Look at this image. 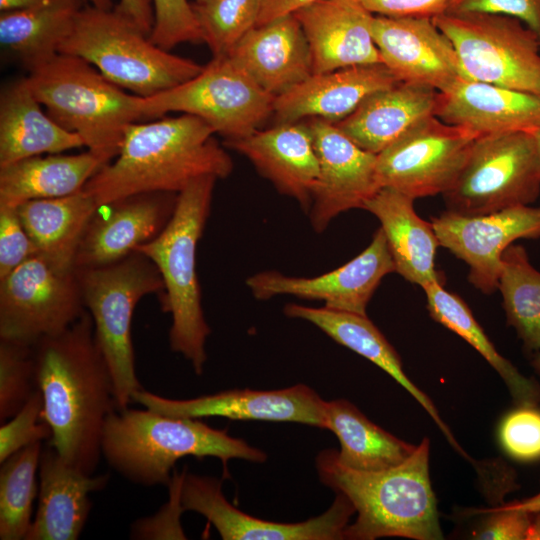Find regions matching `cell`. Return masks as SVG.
<instances>
[{"label":"cell","instance_id":"obj_4","mask_svg":"<svg viewBox=\"0 0 540 540\" xmlns=\"http://www.w3.org/2000/svg\"><path fill=\"white\" fill-rule=\"evenodd\" d=\"M101 448L114 470L144 486H168L175 463L186 456L216 457L224 468L231 459L257 463L267 459L262 450L197 418L170 417L147 408L112 412Z\"/></svg>","mask_w":540,"mask_h":540},{"label":"cell","instance_id":"obj_16","mask_svg":"<svg viewBox=\"0 0 540 540\" xmlns=\"http://www.w3.org/2000/svg\"><path fill=\"white\" fill-rule=\"evenodd\" d=\"M394 271L395 263L380 227L364 251L328 273L308 278L263 271L249 277L246 285L259 300L292 295L323 301L329 309L367 315V305L381 280Z\"/></svg>","mask_w":540,"mask_h":540},{"label":"cell","instance_id":"obj_37","mask_svg":"<svg viewBox=\"0 0 540 540\" xmlns=\"http://www.w3.org/2000/svg\"><path fill=\"white\" fill-rule=\"evenodd\" d=\"M42 442L30 444L1 462L0 539L25 540L38 496Z\"/></svg>","mask_w":540,"mask_h":540},{"label":"cell","instance_id":"obj_3","mask_svg":"<svg viewBox=\"0 0 540 540\" xmlns=\"http://www.w3.org/2000/svg\"><path fill=\"white\" fill-rule=\"evenodd\" d=\"M429 447L425 438L405 461L380 471L345 467L333 449L317 455L320 481L336 494L344 495L357 513L356 520L346 526L344 539L443 538L429 476Z\"/></svg>","mask_w":540,"mask_h":540},{"label":"cell","instance_id":"obj_19","mask_svg":"<svg viewBox=\"0 0 540 540\" xmlns=\"http://www.w3.org/2000/svg\"><path fill=\"white\" fill-rule=\"evenodd\" d=\"M371 32L382 63L399 82L443 92L468 79L452 42L431 18L373 15Z\"/></svg>","mask_w":540,"mask_h":540},{"label":"cell","instance_id":"obj_5","mask_svg":"<svg viewBox=\"0 0 540 540\" xmlns=\"http://www.w3.org/2000/svg\"><path fill=\"white\" fill-rule=\"evenodd\" d=\"M217 180L213 176H204L179 192L174 213L165 228L135 250L147 256L161 275L164 285L161 308L172 319L170 348L190 361L197 375L204 370L206 341L211 329L201 305L196 251L210 213Z\"/></svg>","mask_w":540,"mask_h":540},{"label":"cell","instance_id":"obj_15","mask_svg":"<svg viewBox=\"0 0 540 540\" xmlns=\"http://www.w3.org/2000/svg\"><path fill=\"white\" fill-rule=\"evenodd\" d=\"M180 501L184 511L203 515L224 540H336L355 513L351 502L337 494L321 515L297 523L259 519L240 511L227 501L222 480L182 471Z\"/></svg>","mask_w":540,"mask_h":540},{"label":"cell","instance_id":"obj_8","mask_svg":"<svg viewBox=\"0 0 540 540\" xmlns=\"http://www.w3.org/2000/svg\"><path fill=\"white\" fill-rule=\"evenodd\" d=\"M86 310L92 317L97 343L109 366L117 411L127 409L142 389L135 369L132 320L146 295L162 294L164 285L154 263L134 251L100 267L75 270Z\"/></svg>","mask_w":540,"mask_h":540},{"label":"cell","instance_id":"obj_25","mask_svg":"<svg viewBox=\"0 0 540 540\" xmlns=\"http://www.w3.org/2000/svg\"><path fill=\"white\" fill-rule=\"evenodd\" d=\"M108 482V474L87 475L47 444L39 464L38 507L25 540H77L92 508L89 495Z\"/></svg>","mask_w":540,"mask_h":540},{"label":"cell","instance_id":"obj_56","mask_svg":"<svg viewBox=\"0 0 540 540\" xmlns=\"http://www.w3.org/2000/svg\"><path fill=\"white\" fill-rule=\"evenodd\" d=\"M203 1H205V0H195V3H201Z\"/></svg>","mask_w":540,"mask_h":540},{"label":"cell","instance_id":"obj_21","mask_svg":"<svg viewBox=\"0 0 540 540\" xmlns=\"http://www.w3.org/2000/svg\"><path fill=\"white\" fill-rule=\"evenodd\" d=\"M225 144L248 158L279 192L294 198L309 213L319 163L305 121L277 123Z\"/></svg>","mask_w":540,"mask_h":540},{"label":"cell","instance_id":"obj_46","mask_svg":"<svg viewBox=\"0 0 540 540\" xmlns=\"http://www.w3.org/2000/svg\"><path fill=\"white\" fill-rule=\"evenodd\" d=\"M488 514L483 524L473 532V538L483 540H527L531 513L509 508L504 504L495 508L477 510Z\"/></svg>","mask_w":540,"mask_h":540},{"label":"cell","instance_id":"obj_13","mask_svg":"<svg viewBox=\"0 0 540 540\" xmlns=\"http://www.w3.org/2000/svg\"><path fill=\"white\" fill-rule=\"evenodd\" d=\"M479 136L431 116L377 154L379 183L414 200L443 194L458 178Z\"/></svg>","mask_w":540,"mask_h":540},{"label":"cell","instance_id":"obj_32","mask_svg":"<svg viewBox=\"0 0 540 540\" xmlns=\"http://www.w3.org/2000/svg\"><path fill=\"white\" fill-rule=\"evenodd\" d=\"M103 166L90 151L33 156L0 167V206L74 194Z\"/></svg>","mask_w":540,"mask_h":540},{"label":"cell","instance_id":"obj_51","mask_svg":"<svg viewBox=\"0 0 540 540\" xmlns=\"http://www.w3.org/2000/svg\"><path fill=\"white\" fill-rule=\"evenodd\" d=\"M504 505L509 508H514V509L526 511L529 513L539 512L540 511V491L534 496H531L524 500L514 501L511 503L504 504Z\"/></svg>","mask_w":540,"mask_h":540},{"label":"cell","instance_id":"obj_23","mask_svg":"<svg viewBox=\"0 0 540 540\" xmlns=\"http://www.w3.org/2000/svg\"><path fill=\"white\" fill-rule=\"evenodd\" d=\"M309 43L314 73L382 63L373 14L358 0H321L293 13Z\"/></svg>","mask_w":540,"mask_h":540},{"label":"cell","instance_id":"obj_14","mask_svg":"<svg viewBox=\"0 0 540 540\" xmlns=\"http://www.w3.org/2000/svg\"><path fill=\"white\" fill-rule=\"evenodd\" d=\"M439 245L469 266L468 280L484 294L498 289L504 251L518 239L540 238V206L483 215L446 211L432 219Z\"/></svg>","mask_w":540,"mask_h":540},{"label":"cell","instance_id":"obj_30","mask_svg":"<svg viewBox=\"0 0 540 540\" xmlns=\"http://www.w3.org/2000/svg\"><path fill=\"white\" fill-rule=\"evenodd\" d=\"M85 146L41 109L26 77L7 84L0 95V167L29 157L59 154Z\"/></svg>","mask_w":540,"mask_h":540},{"label":"cell","instance_id":"obj_2","mask_svg":"<svg viewBox=\"0 0 540 540\" xmlns=\"http://www.w3.org/2000/svg\"><path fill=\"white\" fill-rule=\"evenodd\" d=\"M202 119L178 117L128 126L119 154L102 166L84 190L102 207L144 193H176L194 180L228 177L233 162Z\"/></svg>","mask_w":540,"mask_h":540},{"label":"cell","instance_id":"obj_47","mask_svg":"<svg viewBox=\"0 0 540 540\" xmlns=\"http://www.w3.org/2000/svg\"><path fill=\"white\" fill-rule=\"evenodd\" d=\"M452 0H358L373 15L435 18L447 12Z\"/></svg>","mask_w":540,"mask_h":540},{"label":"cell","instance_id":"obj_11","mask_svg":"<svg viewBox=\"0 0 540 540\" xmlns=\"http://www.w3.org/2000/svg\"><path fill=\"white\" fill-rule=\"evenodd\" d=\"M275 97L265 92L231 57H213L190 80L143 97L145 119L171 112L205 121L226 142L249 136L273 115Z\"/></svg>","mask_w":540,"mask_h":540},{"label":"cell","instance_id":"obj_22","mask_svg":"<svg viewBox=\"0 0 540 540\" xmlns=\"http://www.w3.org/2000/svg\"><path fill=\"white\" fill-rule=\"evenodd\" d=\"M398 82L383 63L313 73L275 98L273 116L277 123L320 118L335 124L352 114L370 95Z\"/></svg>","mask_w":540,"mask_h":540},{"label":"cell","instance_id":"obj_29","mask_svg":"<svg viewBox=\"0 0 540 540\" xmlns=\"http://www.w3.org/2000/svg\"><path fill=\"white\" fill-rule=\"evenodd\" d=\"M414 199L389 187H381L364 204L380 221L395 272L422 288L433 282H443L435 269V254L439 245L432 222L421 219L413 208Z\"/></svg>","mask_w":540,"mask_h":540},{"label":"cell","instance_id":"obj_26","mask_svg":"<svg viewBox=\"0 0 540 540\" xmlns=\"http://www.w3.org/2000/svg\"><path fill=\"white\" fill-rule=\"evenodd\" d=\"M435 116L480 135L540 129V96L460 79L439 92Z\"/></svg>","mask_w":540,"mask_h":540},{"label":"cell","instance_id":"obj_35","mask_svg":"<svg viewBox=\"0 0 540 540\" xmlns=\"http://www.w3.org/2000/svg\"><path fill=\"white\" fill-rule=\"evenodd\" d=\"M430 316L470 344L497 371L505 382L516 406H536L540 402V386L525 377L498 353L467 304L456 294L444 289L443 282L423 287Z\"/></svg>","mask_w":540,"mask_h":540},{"label":"cell","instance_id":"obj_24","mask_svg":"<svg viewBox=\"0 0 540 540\" xmlns=\"http://www.w3.org/2000/svg\"><path fill=\"white\" fill-rule=\"evenodd\" d=\"M227 56L275 98L314 73L309 43L294 14L253 27Z\"/></svg>","mask_w":540,"mask_h":540},{"label":"cell","instance_id":"obj_44","mask_svg":"<svg viewBox=\"0 0 540 540\" xmlns=\"http://www.w3.org/2000/svg\"><path fill=\"white\" fill-rule=\"evenodd\" d=\"M37 248L24 229L16 208L0 206V279L29 258Z\"/></svg>","mask_w":540,"mask_h":540},{"label":"cell","instance_id":"obj_36","mask_svg":"<svg viewBox=\"0 0 540 540\" xmlns=\"http://www.w3.org/2000/svg\"><path fill=\"white\" fill-rule=\"evenodd\" d=\"M498 289L507 323L528 352L540 350V272L521 245L511 244L502 255Z\"/></svg>","mask_w":540,"mask_h":540},{"label":"cell","instance_id":"obj_20","mask_svg":"<svg viewBox=\"0 0 540 540\" xmlns=\"http://www.w3.org/2000/svg\"><path fill=\"white\" fill-rule=\"evenodd\" d=\"M177 195L144 193L104 205L108 212L97 211L86 227L75 270L117 262L154 239L171 219Z\"/></svg>","mask_w":540,"mask_h":540},{"label":"cell","instance_id":"obj_52","mask_svg":"<svg viewBox=\"0 0 540 540\" xmlns=\"http://www.w3.org/2000/svg\"><path fill=\"white\" fill-rule=\"evenodd\" d=\"M88 3V5L101 8V9H112L114 8L113 0H83Z\"/></svg>","mask_w":540,"mask_h":540},{"label":"cell","instance_id":"obj_18","mask_svg":"<svg viewBox=\"0 0 540 540\" xmlns=\"http://www.w3.org/2000/svg\"><path fill=\"white\" fill-rule=\"evenodd\" d=\"M132 402L177 418L225 417L233 420L296 422L324 428L323 400L304 384L279 390L235 389L192 399H169L143 388Z\"/></svg>","mask_w":540,"mask_h":540},{"label":"cell","instance_id":"obj_53","mask_svg":"<svg viewBox=\"0 0 540 540\" xmlns=\"http://www.w3.org/2000/svg\"><path fill=\"white\" fill-rule=\"evenodd\" d=\"M533 533L535 539L540 540V512L536 515Z\"/></svg>","mask_w":540,"mask_h":540},{"label":"cell","instance_id":"obj_7","mask_svg":"<svg viewBox=\"0 0 540 540\" xmlns=\"http://www.w3.org/2000/svg\"><path fill=\"white\" fill-rule=\"evenodd\" d=\"M59 53L80 57L106 79L141 97H151L198 75L203 66L154 44L115 8L85 5Z\"/></svg>","mask_w":540,"mask_h":540},{"label":"cell","instance_id":"obj_33","mask_svg":"<svg viewBox=\"0 0 540 540\" xmlns=\"http://www.w3.org/2000/svg\"><path fill=\"white\" fill-rule=\"evenodd\" d=\"M324 428L338 438L337 460L360 471H380L399 465L416 449L375 423L345 399L325 401Z\"/></svg>","mask_w":540,"mask_h":540},{"label":"cell","instance_id":"obj_45","mask_svg":"<svg viewBox=\"0 0 540 540\" xmlns=\"http://www.w3.org/2000/svg\"><path fill=\"white\" fill-rule=\"evenodd\" d=\"M489 13L514 17L540 40V0H452L446 13Z\"/></svg>","mask_w":540,"mask_h":540},{"label":"cell","instance_id":"obj_38","mask_svg":"<svg viewBox=\"0 0 540 540\" xmlns=\"http://www.w3.org/2000/svg\"><path fill=\"white\" fill-rule=\"evenodd\" d=\"M262 0H205L192 3L203 42L213 57L227 56L257 25Z\"/></svg>","mask_w":540,"mask_h":540},{"label":"cell","instance_id":"obj_42","mask_svg":"<svg viewBox=\"0 0 540 540\" xmlns=\"http://www.w3.org/2000/svg\"><path fill=\"white\" fill-rule=\"evenodd\" d=\"M43 399L40 390L31 395L24 406L0 428V463L36 443L49 441L51 429L42 419Z\"/></svg>","mask_w":540,"mask_h":540},{"label":"cell","instance_id":"obj_49","mask_svg":"<svg viewBox=\"0 0 540 540\" xmlns=\"http://www.w3.org/2000/svg\"><path fill=\"white\" fill-rule=\"evenodd\" d=\"M319 1L321 0H262L257 25L265 24L284 15L293 14L297 10Z\"/></svg>","mask_w":540,"mask_h":540},{"label":"cell","instance_id":"obj_31","mask_svg":"<svg viewBox=\"0 0 540 540\" xmlns=\"http://www.w3.org/2000/svg\"><path fill=\"white\" fill-rule=\"evenodd\" d=\"M100 207L84 189L64 197L26 201L16 207L20 221L44 258L57 271H75L88 223Z\"/></svg>","mask_w":540,"mask_h":540},{"label":"cell","instance_id":"obj_10","mask_svg":"<svg viewBox=\"0 0 540 540\" xmlns=\"http://www.w3.org/2000/svg\"><path fill=\"white\" fill-rule=\"evenodd\" d=\"M452 42L469 80L540 96V40L520 20L489 13L433 18Z\"/></svg>","mask_w":540,"mask_h":540},{"label":"cell","instance_id":"obj_43","mask_svg":"<svg viewBox=\"0 0 540 540\" xmlns=\"http://www.w3.org/2000/svg\"><path fill=\"white\" fill-rule=\"evenodd\" d=\"M182 473L173 471L169 487V500L152 516L136 520L130 537L141 540L186 539L180 516L184 512L180 501Z\"/></svg>","mask_w":540,"mask_h":540},{"label":"cell","instance_id":"obj_28","mask_svg":"<svg viewBox=\"0 0 540 540\" xmlns=\"http://www.w3.org/2000/svg\"><path fill=\"white\" fill-rule=\"evenodd\" d=\"M284 314L312 323L337 343L365 357L388 373L419 402L452 447L465 458H469L441 419L430 398L405 374L398 353L367 315L300 304H287Z\"/></svg>","mask_w":540,"mask_h":540},{"label":"cell","instance_id":"obj_34","mask_svg":"<svg viewBox=\"0 0 540 540\" xmlns=\"http://www.w3.org/2000/svg\"><path fill=\"white\" fill-rule=\"evenodd\" d=\"M83 0H55L26 9L2 11L0 42L29 70L59 53L70 35Z\"/></svg>","mask_w":540,"mask_h":540},{"label":"cell","instance_id":"obj_39","mask_svg":"<svg viewBox=\"0 0 540 540\" xmlns=\"http://www.w3.org/2000/svg\"><path fill=\"white\" fill-rule=\"evenodd\" d=\"M37 390L33 345L0 339V421L12 418Z\"/></svg>","mask_w":540,"mask_h":540},{"label":"cell","instance_id":"obj_27","mask_svg":"<svg viewBox=\"0 0 540 540\" xmlns=\"http://www.w3.org/2000/svg\"><path fill=\"white\" fill-rule=\"evenodd\" d=\"M438 97L434 89L398 82L370 95L335 125L359 147L377 155L435 116Z\"/></svg>","mask_w":540,"mask_h":540},{"label":"cell","instance_id":"obj_50","mask_svg":"<svg viewBox=\"0 0 540 540\" xmlns=\"http://www.w3.org/2000/svg\"><path fill=\"white\" fill-rule=\"evenodd\" d=\"M55 0H0V11L32 8Z\"/></svg>","mask_w":540,"mask_h":540},{"label":"cell","instance_id":"obj_48","mask_svg":"<svg viewBox=\"0 0 540 540\" xmlns=\"http://www.w3.org/2000/svg\"><path fill=\"white\" fill-rule=\"evenodd\" d=\"M114 8L149 36L154 25L152 0H119Z\"/></svg>","mask_w":540,"mask_h":540},{"label":"cell","instance_id":"obj_55","mask_svg":"<svg viewBox=\"0 0 540 540\" xmlns=\"http://www.w3.org/2000/svg\"><path fill=\"white\" fill-rule=\"evenodd\" d=\"M532 134H533V136H534V138L536 140L537 146H538L539 151H540V129L533 131Z\"/></svg>","mask_w":540,"mask_h":540},{"label":"cell","instance_id":"obj_54","mask_svg":"<svg viewBox=\"0 0 540 540\" xmlns=\"http://www.w3.org/2000/svg\"><path fill=\"white\" fill-rule=\"evenodd\" d=\"M532 365L535 371L540 375V350L535 352L532 359Z\"/></svg>","mask_w":540,"mask_h":540},{"label":"cell","instance_id":"obj_1","mask_svg":"<svg viewBox=\"0 0 540 540\" xmlns=\"http://www.w3.org/2000/svg\"><path fill=\"white\" fill-rule=\"evenodd\" d=\"M36 383L43 399L47 441L79 471L94 475L102 456V434L116 409L114 383L85 313L59 334L33 345Z\"/></svg>","mask_w":540,"mask_h":540},{"label":"cell","instance_id":"obj_17","mask_svg":"<svg viewBox=\"0 0 540 540\" xmlns=\"http://www.w3.org/2000/svg\"><path fill=\"white\" fill-rule=\"evenodd\" d=\"M313 136L319 177L309 218L313 229L324 231L342 212L362 208L380 188L377 155L348 138L334 123L320 118L305 121Z\"/></svg>","mask_w":540,"mask_h":540},{"label":"cell","instance_id":"obj_9","mask_svg":"<svg viewBox=\"0 0 540 540\" xmlns=\"http://www.w3.org/2000/svg\"><path fill=\"white\" fill-rule=\"evenodd\" d=\"M540 194V151L532 132L479 136L453 185L447 210L483 215L529 205Z\"/></svg>","mask_w":540,"mask_h":540},{"label":"cell","instance_id":"obj_6","mask_svg":"<svg viewBox=\"0 0 540 540\" xmlns=\"http://www.w3.org/2000/svg\"><path fill=\"white\" fill-rule=\"evenodd\" d=\"M26 80L47 114L77 133L103 166L119 154L128 126L145 119L143 97L124 92L77 56L58 53L29 70Z\"/></svg>","mask_w":540,"mask_h":540},{"label":"cell","instance_id":"obj_12","mask_svg":"<svg viewBox=\"0 0 540 540\" xmlns=\"http://www.w3.org/2000/svg\"><path fill=\"white\" fill-rule=\"evenodd\" d=\"M85 311L76 272L57 271L39 255L0 279V339L34 345Z\"/></svg>","mask_w":540,"mask_h":540},{"label":"cell","instance_id":"obj_41","mask_svg":"<svg viewBox=\"0 0 540 540\" xmlns=\"http://www.w3.org/2000/svg\"><path fill=\"white\" fill-rule=\"evenodd\" d=\"M502 449L513 459L531 462L540 459V409L517 406L507 413L498 427Z\"/></svg>","mask_w":540,"mask_h":540},{"label":"cell","instance_id":"obj_40","mask_svg":"<svg viewBox=\"0 0 540 540\" xmlns=\"http://www.w3.org/2000/svg\"><path fill=\"white\" fill-rule=\"evenodd\" d=\"M154 25L149 34L157 46L170 51L182 43L203 42L202 32L188 0H152Z\"/></svg>","mask_w":540,"mask_h":540}]
</instances>
